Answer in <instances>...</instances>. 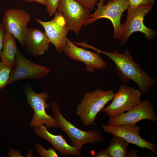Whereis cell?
Returning <instances> with one entry per match:
<instances>
[{"label": "cell", "instance_id": "obj_1", "mask_svg": "<svg viewBox=\"0 0 157 157\" xmlns=\"http://www.w3.org/2000/svg\"><path fill=\"white\" fill-rule=\"evenodd\" d=\"M94 48L93 50L105 54L113 62L123 82L127 83L132 81L136 83L142 95H147L153 88L157 79L149 76L140 64L134 61L128 49L120 54L117 50L108 52Z\"/></svg>", "mask_w": 157, "mask_h": 157}, {"label": "cell", "instance_id": "obj_2", "mask_svg": "<svg viewBox=\"0 0 157 157\" xmlns=\"http://www.w3.org/2000/svg\"><path fill=\"white\" fill-rule=\"evenodd\" d=\"M115 95L113 90L98 89L85 93L76 107V114L83 125L94 124L98 113Z\"/></svg>", "mask_w": 157, "mask_h": 157}, {"label": "cell", "instance_id": "obj_3", "mask_svg": "<svg viewBox=\"0 0 157 157\" xmlns=\"http://www.w3.org/2000/svg\"><path fill=\"white\" fill-rule=\"evenodd\" d=\"M51 105L58 128L66 133L71 142L72 146L81 150L86 144H93L104 140V137L99 130L85 131L79 129L65 118L60 111L58 102L54 101Z\"/></svg>", "mask_w": 157, "mask_h": 157}, {"label": "cell", "instance_id": "obj_4", "mask_svg": "<svg viewBox=\"0 0 157 157\" xmlns=\"http://www.w3.org/2000/svg\"><path fill=\"white\" fill-rule=\"evenodd\" d=\"M153 9V6L143 5L131 8L129 7L125 22L121 24V44H124L134 32H139L144 34L147 39L151 41L156 35L155 30L148 28L144 23L145 17Z\"/></svg>", "mask_w": 157, "mask_h": 157}, {"label": "cell", "instance_id": "obj_5", "mask_svg": "<svg viewBox=\"0 0 157 157\" xmlns=\"http://www.w3.org/2000/svg\"><path fill=\"white\" fill-rule=\"evenodd\" d=\"M24 91L26 102L34 111L30 123V126L34 128L45 125L50 128H58L54 117L48 115L46 111V109L50 106V105L46 103L49 97L48 94L45 92L37 93L27 84L24 86Z\"/></svg>", "mask_w": 157, "mask_h": 157}, {"label": "cell", "instance_id": "obj_6", "mask_svg": "<svg viewBox=\"0 0 157 157\" xmlns=\"http://www.w3.org/2000/svg\"><path fill=\"white\" fill-rule=\"evenodd\" d=\"M104 3L99 1L97 3V8L93 14H90V18L86 25L101 18L108 19L113 26V38L120 40L121 17L124 11L129 7V0H110L106 5Z\"/></svg>", "mask_w": 157, "mask_h": 157}, {"label": "cell", "instance_id": "obj_7", "mask_svg": "<svg viewBox=\"0 0 157 157\" xmlns=\"http://www.w3.org/2000/svg\"><path fill=\"white\" fill-rule=\"evenodd\" d=\"M141 96L139 90L126 84H121L112 102L101 111L105 112L109 117L118 116L136 105L141 101Z\"/></svg>", "mask_w": 157, "mask_h": 157}, {"label": "cell", "instance_id": "obj_8", "mask_svg": "<svg viewBox=\"0 0 157 157\" xmlns=\"http://www.w3.org/2000/svg\"><path fill=\"white\" fill-rule=\"evenodd\" d=\"M31 17L30 14L24 10L11 8L5 11L1 21V24L5 31L11 34L23 48L25 47L27 25Z\"/></svg>", "mask_w": 157, "mask_h": 157}, {"label": "cell", "instance_id": "obj_9", "mask_svg": "<svg viewBox=\"0 0 157 157\" xmlns=\"http://www.w3.org/2000/svg\"><path fill=\"white\" fill-rule=\"evenodd\" d=\"M57 9L63 15L69 30L77 35L90 18L91 10L75 0H59Z\"/></svg>", "mask_w": 157, "mask_h": 157}, {"label": "cell", "instance_id": "obj_10", "mask_svg": "<svg viewBox=\"0 0 157 157\" xmlns=\"http://www.w3.org/2000/svg\"><path fill=\"white\" fill-rule=\"evenodd\" d=\"M109 118L107 124L114 126L136 124L144 119L149 120L153 123L157 121V116L154 112L153 104L149 98L141 101L126 113Z\"/></svg>", "mask_w": 157, "mask_h": 157}, {"label": "cell", "instance_id": "obj_11", "mask_svg": "<svg viewBox=\"0 0 157 157\" xmlns=\"http://www.w3.org/2000/svg\"><path fill=\"white\" fill-rule=\"evenodd\" d=\"M54 15V18L49 21L37 18L34 20L42 26L50 43L54 45L57 52L60 53L63 51L66 46L69 30L63 14L57 10Z\"/></svg>", "mask_w": 157, "mask_h": 157}, {"label": "cell", "instance_id": "obj_12", "mask_svg": "<svg viewBox=\"0 0 157 157\" xmlns=\"http://www.w3.org/2000/svg\"><path fill=\"white\" fill-rule=\"evenodd\" d=\"M50 72V69L46 67L38 65L29 60L18 49L15 64L11 71L8 84L23 79L39 80Z\"/></svg>", "mask_w": 157, "mask_h": 157}, {"label": "cell", "instance_id": "obj_13", "mask_svg": "<svg viewBox=\"0 0 157 157\" xmlns=\"http://www.w3.org/2000/svg\"><path fill=\"white\" fill-rule=\"evenodd\" d=\"M101 126L106 133L119 136L129 143L135 145L143 149H147L157 155L156 144L140 136L141 129L140 126L136 124L116 126L107 124Z\"/></svg>", "mask_w": 157, "mask_h": 157}, {"label": "cell", "instance_id": "obj_14", "mask_svg": "<svg viewBox=\"0 0 157 157\" xmlns=\"http://www.w3.org/2000/svg\"><path fill=\"white\" fill-rule=\"evenodd\" d=\"M63 51L71 59L83 63L87 71L90 73L96 69H105L107 66L106 62L100 56V53L79 47L67 38Z\"/></svg>", "mask_w": 157, "mask_h": 157}, {"label": "cell", "instance_id": "obj_15", "mask_svg": "<svg viewBox=\"0 0 157 157\" xmlns=\"http://www.w3.org/2000/svg\"><path fill=\"white\" fill-rule=\"evenodd\" d=\"M34 130L37 135L49 142L53 149L58 151L63 156L81 155V150L68 144L61 134L55 135L50 133L44 125L34 127Z\"/></svg>", "mask_w": 157, "mask_h": 157}, {"label": "cell", "instance_id": "obj_16", "mask_svg": "<svg viewBox=\"0 0 157 157\" xmlns=\"http://www.w3.org/2000/svg\"><path fill=\"white\" fill-rule=\"evenodd\" d=\"M49 43L45 32L37 28H28L26 38V53L35 56H42L48 50Z\"/></svg>", "mask_w": 157, "mask_h": 157}, {"label": "cell", "instance_id": "obj_17", "mask_svg": "<svg viewBox=\"0 0 157 157\" xmlns=\"http://www.w3.org/2000/svg\"><path fill=\"white\" fill-rule=\"evenodd\" d=\"M17 48L16 38L10 33L5 32L3 37L2 48L0 54L1 61L13 66L15 64Z\"/></svg>", "mask_w": 157, "mask_h": 157}, {"label": "cell", "instance_id": "obj_18", "mask_svg": "<svg viewBox=\"0 0 157 157\" xmlns=\"http://www.w3.org/2000/svg\"><path fill=\"white\" fill-rule=\"evenodd\" d=\"M129 143L123 138L113 135L107 148L103 149L110 157H127Z\"/></svg>", "mask_w": 157, "mask_h": 157}, {"label": "cell", "instance_id": "obj_19", "mask_svg": "<svg viewBox=\"0 0 157 157\" xmlns=\"http://www.w3.org/2000/svg\"><path fill=\"white\" fill-rule=\"evenodd\" d=\"M13 67L0 62V90L8 84Z\"/></svg>", "mask_w": 157, "mask_h": 157}, {"label": "cell", "instance_id": "obj_20", "mask_svg": "<svg viewBox=\"0 0 157 157\" xmlns=\"http://www.w3.org/2000/svg\"><path fill=\"white\" fill-rule=\"evenodd\" d=\"M36 150L41 157H58L59 156L54 149L50 147L48 149L44 148L40 143H35Z\"/></svg>", "mask_w": 157, "mask_h": 157}, {"label": "cell", "instance_id": "obj_21", "mask_svg": "<svg viewBox=\"0 0 157 157\" xmlns=\"http://www.w3.org/2000/svg\"><path fill=\"white\" fill-rule=\"evenodd\" d=\"M59 0H45L47 3V10L50 16L54 15L56 11Z\"/></svg>", "mask_w": 157, "mask_h": 157}, {"label": "cell", "instance_id": "obj_22", "mask_svg": "<svg viewBox=\"0 0 157 157\" xmlns=\"http://www.w3.org/2000/svg\"><path fill=\"white\" fill-rule=\"evenodd\" d=\"M129 7L131 8L143 5L153 6L155 3L154 0H129Z\"/></svg>", "mask_w": 157, "mask_h": 157}, {"label": "cell", "instance_id": "obj_23", "mask_svg": "<svg viewBox=\"0 0 157 157\" xmlns=\"http://www.w3.org/2000/svg\"><path fill=\"white\" fill-rule=\"evenodd\" d=\"M83 7L93 10L99 0H75Z\"/></svg>", "mask_w": 157, "mask_h": 157}, {"label": "cell", "instance_id": "obj_24", "mask_svg": "<svg viewBox=\"0 0 157 157\" xmlns=\"http://www.w3.org/2000/svg\"><path fill=\"white\" fill-rule=\"evenodd\" d=\"M8 157H24L21 155V153L17 149L10 148L9 150Z\"/></svg>", "mask_w": 157, "mask_h": 157}, {"label": "cell", "instance_id": "obj_25", "mask_svg": "<svg viewBox=\"0 0 157 157\" xmlns=\"http://www.w3.org/2000/svg\"><path fill=\"white\" fill-rule=\"evenodd\" d=\"M5 32L4 27L0 24V54L2 48L3 37Z\"/></svg>", "mask_w": 157, "mask_h": 157}, {"label": "cell", "instance_id": "obj_26", "mask_svg": "<svg viewBox=\"0 0 157 157\" xmlns=\"http://www.w3.org/2000/svg\"><path fill=\"white\" fill-rule=\"evenodd\" d=\"M93 157H110L104 150H101L92 156Z\"/></svg>", "mask_w": 157, "mask_h": 157}, {"label": "cell", "instance_id": "obj_27", "mask_svg": "<svg viewBox=\"0 0 157 157\" xmlns=\"http://www.w3.org/2000/svg\"><path fill=\"white\" fill-rule=\"evenodd\" d=\"M137 151L135 149H133L128 152L127 157H137Z\"/></svg>", "mask_w": 157, "mask_h": 157}, {"label": "cell", "instance_id": "obj_28", "mask_svg": "<svg viewBox=\"0 0 157 157\" xmlns=\"http://www.w3.org/2000/svg\"><path fill=\"white\" fill-rule=\"evenodd\" d=\"M28 2L32 3L34 1L37 3L42 4L46 6L47 5V3L45 0H24Z\"/></svg>", "mask_w": 157, "mask_h": 157}, {"label": "cell", "instance_id": "obj_29", "mask_svg": "<svg viewBox=\"0 0 157 157\" xmlns=\"http://www.w3.org/2000/svg\"><path fill=\"white\" fill-rule=\"evenodd\" d=\"M33 155L32 151L30 149L26 155V157H32Z\"/></svg>", "mask_w": 157, "mask_h": 157}, {"label": "cell", "instance_id": "obj_30", "mask_svg": "<svg viewBox=\"0 0 157 157\" xmlns=\"http://www.w3.org/2000/svg\"><path fill=\"white\" fill-rule=\"evenodd\" d=\"M105 0H99V1H103V2H104V1H105Z\"/></svg>", "mask_w": 157, "mask_h": 157}]
</instances>
